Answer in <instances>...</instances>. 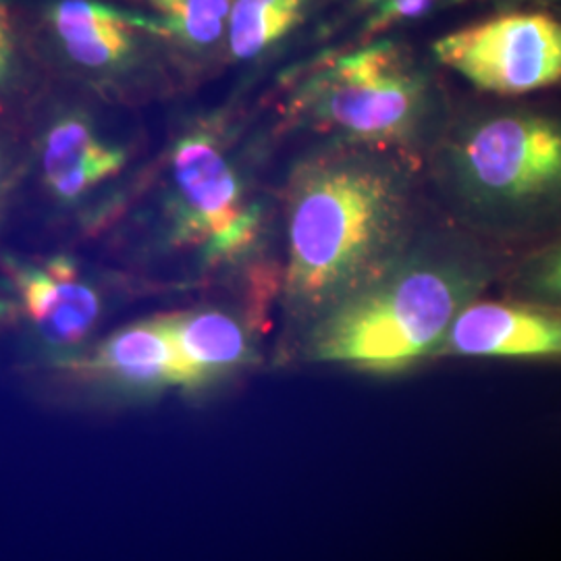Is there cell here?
<instances>
[{
  "mask_svg": "<svg viewBox=\"0 0 561 561\" xmlns=\"http://www.w3.org/2000/svg\"><path fill=\"white\" fill-rule=\"evenodd\" d=\"M285 264L279 306L301 337L314 322L382 275L419 236L410 161L327 141L285 181Z\"/></svg>",
  "mask_w": 561,
  "mask_h": 561,
  "instance_id": "obj_1",
  "label": "cell"
},
{
  "mask_svg": "<svg viewBox=\"0 0 561 561\" xmlns=\"http://www.w3.org/2000/svg\"><path fill=\"white\" fill-rule=\"evenodd\" d=\"M104 238L140 273L256 279L271 206L252 178L238 115L217 108L183 121Z\"/></svg>",
  "mask_w": 561,
  "mask_h": 561,
  "instance_id": "obj_2",
  "label": "cell"
},
{
  "mask_svg": "<svg viewBox=\"0 0 561 561\" xmlns=\"http://www.w3.org/2000/svg\"><path fill=\"white\" fill-rule=\"evenodd\" d=\"M495 271L474 236H416L382 275L301 335V360L368 375L405 373L439 356L451 322Z\"/></svg>",
  "mask_w": 561,
  "mask_h": 561,
  "instance_id": "obj_3",
  "label": "cell"
},
{
  "mask_svg": "<svg viewBox=\"0 0 561 561\" xmlns=\"http://www.w3.org/2000/svg\"><path fill=\"white\" fill-rule=\"evenodd\" d=\"M433 178L470 236L502 243L561 231V106L502 99L447 123Z\"/></svg>",
  "mask_w": 561,
  "mask_h": 561,
  "instance_id": "obj_4",
  "label": "cell"
},
{
  "mask_svg": "<svg viewBox=\"0 0 561 561\" xmlns=\"http://www.w3.org/2000/svg\"><path fill=\"white\" fill-rule=\"evenodd\" d=\"M431 73L400 42L366 41L306 62L283 83L280 121L329 141L356 144L414 161L443 127Z\"/></svg>",
  "mask_w": 561,
  "mask_h": 561,
  "instance_id": "obj_5",
  "label": "cell"
},
{
  "mask_svg": "<svg viewBox=\"0 0 561 561\" xmlns=\"http://www.w3.org/2000/svg\"><path fill=\"white\" fill-rule=\"evenodd\" d=\"M13 13L50 80L121 108L185 85L161 21L125 0H13Z\"/></svg>",
  "mask_w": 561,
  "mask_h": 561,
  "instance_id": "obj_6",
  "label": "cell"
},
{
  "mask_svg": "<svg viewBox=\"0 0 561 561\" xmlns=\"http://www.w3.org/2000/svg\"><path fill=\"white\" fill-rule=\"evenodd\" d=\"M121 108L53 81L23 129L30 175L48 219L81 238H104L129 208L140 141L119 129Z\"/></svg>",
  "mask_w": 561,
  "mask_h": 561,
  "instance_id": "obj_7",
  "label": "cell"
},
{
  "mask_svg": "<svg viewBox=\"0 0 561 561\" xmlns=\"http://www.w3.org/2000/svg\"><path fill=\"white\" fill-rule=\"evenodd\" d=\"M0 277L18 306L21 368L42 375L67 366L99 340L102 324L125 294L152 285L69 250H0Z\"/></svg>",
  "mask_w": 561,
  "mask_h": 561,
  "instance_id": "obj_8",
  "label": "cell"
},
{
  "mask_svg": "<svg viewBox=\"0 0 561 561\" xmlns=\"http://www.w3.org/2000/svg\"><path fill=\"white\" fill-rule=\"evenodd\" d=\"M433 55L482 94L524 99L561 83V18L541 7H505L445 34Z\"/></svg>",
  "mask_w": 561,
  "mask_h": 561,
  "instance_id": "obj_9",
  "label": "cell"
},
{
  "mask_svg": "<svg viewBox=\"0 0 561 561\" xmlns=\"http://www.w3.org/2000/svg\"><path fill=\"white\" fill-rule=\"evenodd\" d=\"M48 377L113 410L190 396V375L162 312L121 324Z\"/></svg>",
  "mask_w": 561,
  "mask_h": 561,
  "instance_id": "obj_10",
  "label": "cell"
},
{
  "mask_svg": "<svg viewBox=\"0 0 561 561\" xmlns=\"http://www.w3.org/2000/svg\"><path fill=\"white\" fill-rule=\"evenodd\" d=\"M162 319L190 375L187 398L225 387L261 362L256 321L231 304H196Z\"/></svg>",
  "mask_w": 561,
  "mask_h": 561,
  "instance_id": "obj_11",
  "label": "cell"
},
{
  "mask_svg": "<svg viewBox=\"0 0 561 561\" xmlns=\"http://www.w3.org/2000/svg\"><path fill=\"white\" fill-rule=\"evenodd\" d=\"M439 356L561 360V312L516 298L479 296L451 322Z\"/></svg>",
  "mask_w": 561,
  "mask_h": 561,
  "instance_id": "obj_12",
  "label": "cell"
},
{
  "mask_svg": "<svg viewBox=\"0 0 561 561\" xmlns=\"http://www.w3.org/2000/svg\"><path fill=\"white\" fill-rule=\"evenodd\" d=\"M161 21L185 85L227 69L231 0H125Z\"/></svg>",
  "mask_w": 561,
  "mask_h": 561,
  "instance_id": "obj_13",
  "label": "cell"
},
{
  "mask_svg": "<svg viewBox=\"0 0 561 561\" xmlns=\"http://www.w3.org/2000/svg\"><path fill=\"white\" fill-rule=\"evenodd\" d=\"M319 0H231L227 67L259 69L273 59Z\"/></svg>",
  "mask_w": 561,
  "mask_h": 561,
  "instance_id": "obj_14",
  "label": "cell"
},
{
  "mask_svg": "<svg viewBox=\"0 0 561 561\" xmlns=\"http://www.w3.org/2000/svg\"><path fill=\"white\" fill-rule=\"evenodd\" d=\"M50 85L13 13V0H0V125L23 131Z\"/></svg>",
  "mask_w": 561,
  "mask_h": 561,
  "instance_id": "obj_15",
  "label": "cell"
},
{
  "mask_svg": "<svg viewBox=\"0 0 561 561\" xmlns=\"http://www.w3.org/2000/svg\"><path fill=\"white\" fill-rule=\"evenodd\" d=\"M510 294L561 312V231L539 241L510 275Z\"/></svg>",
  "mask_w": 561,
  "mask_h": 561,
  "instance_id": "obj_16",
  "label": "cell"
},
{
  "mask_svg": "<svg viewBox=\"0 0 561 561\" xmlns=\"http://www.w3.org/2000/svg\"><path fill=\"white\" fill-rule=\"evenodd\" d=\"M30 175L27 141L20 129L0 125V236Z\"/></svg>",
  "mask_w": 561,
  "mask_h": 561,
  "instance_id": "obj_17",
  "label": "cell"
},
{
  "mask_svg": "<svg viewBox=\"0 0 561 561\" xmlns=\"http://www.w3.org/2000/svg\"><path fill=\"white\" fill-rule=\"evenodd\" d=\"M445 2L449 0H385L373 9L362 34L366 41H370L396 25L431 15Z\"/></svg>",
  "mask_w": 561,
  "mask_h": 561,
  "instance_id": "obj_18",
  "label": "cell"
},
{
  "mask_svg": "<svg viewBox=\"0 0 561 561\" xmlns=\"http://www.w3.org/2000/svg\"><path fill=\"white\" fill-rule=\"evenodd\" d=\"M15 322H18V306L7 283L0 277V331L15 327Z\"/></svg>",
  "mask_w": 561,
  "mask_h": 561,
  "instance_id": "obj_19",
  "label": "cell"
},
{
  "mask_svg": "<svg viewBox=\"0 0 561 561\" xmlns=\"http://www.w3.org/2000/svg\"><path fill=\"white\" fill-rule=\"evenodd\" d=\"M505 7H541V9H551V7H561V0H500Z\"/></svg>",
  "mask_w": 561,
  "mask_h": 561,
  "instance_id": "obj_20",
  "label": "cell"
},
{
  "mask_svg": "<svg viewBox=\"0 0 561 561\" xmlns=\"http://www.w3.org/2000/svg\"><path fill=\"white\" fill-rule=\"evenodd\" d=\"M360 7H364V9H375L377 4H381V2H385V0H356Z\"/></svg>",
  "mask_w": 561,
  "mask_h": 561,
  "instance_id": "obj_21",
  "label": "cell"
}]
</instances>
